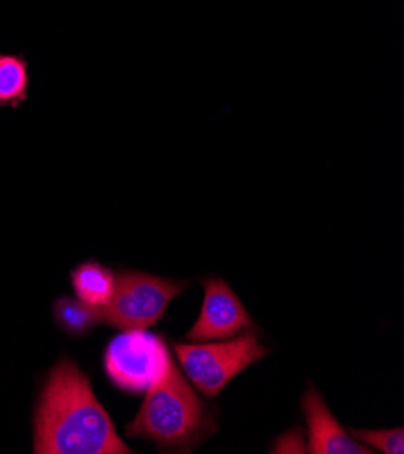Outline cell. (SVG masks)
<instances>
[{
  "instance_id": "cell-1",
  "label": "cell",
  "mask_w": 404,
  "mask_h": 454,
  "mask_svg": "<svg viewBox=\"0 0 404 454\" xmlns=\"http://www.w3.org/2000/svg\"><path fill=\"white\" fill-rule=\"evenodd\" d=\"M36 454H129L93 393L91 382L71 358H60L42 389L35 413Z\"/></svg>"
},
{
  "instance_id": "cell-2",
  "label": "cell",
  "mask_w": 404,
  "mask_h": 454,
  "mask_svg": "<svg viewBox=\"0 0 404 454\" xmlns=\"http://www.w3.org/2000/svg\"><path fill=\"white\" fill-rule=\"evenodd\" d=\"M218 431V410L191 387L176 362L147 391L140 411L125 434L146 438L163 452H191Z\"/></svg>"
},
{
  "instance_id": "cell-3",
  "label": "cell",
  "mask_w": 404,
  "mask_h": 454,
  "mask_svg": "<svg viewBox=\"0 0 404 454\" xmlns=\"http://www.w3.org/2000/svg\"><path fill=\"white\" fill-rule=\"evenodd\" d=\"M172 349L182 373L205 398H216L233 379L268 355L257 333L249 330L227 340L174 342Z\"/></svg>"
},
{
  "instance_id": "cell-4",
  "label": "cell",
  "mask_w": 404,
  "mask_h": 454,
  "mask_svg": "<svg viewBox=\"0 0 404 454\" xmlns=\"http://www.w3.org/2000/svg\"><path fill=\"white\" fill-rule=\"evenodd\" d=\"M191 285L189 279H167L137 270L120 271L111 301L99 308L100 321L122 332L147 330L165 315L170 301Z\"/></svg>"
},
{
  "instance_id": "cell-5",
  "label": "cell",
  "mask_w": 404,
  "mask_h": 454,
  "mask_svg": "<svg viewBox=\"0 0 404 454\" xmlns=\"http://www.w3.org/2000/svg\"><path fill=\"white\" fill-rule=\"evenodd\" d=\"M170 360L163 337L147 330H125L104 353L109 380L125 393H147L163 375Z\"/></svg>"
},
{
  "instance_id": "cell-6",
  "label": "cell",
  "mask_w": 404,
  "mask_h": 454,
  "mask_svg": "<svg viewBox=\"0 0 404 454\" xmlns=\"http://www.w3.org/2000/svg\"><path fill=\"white\" fill-rule=\"evenodd\" d=\"M202 285L205 297L198 321L187 332L189 342L227 340L256 326L250 313L226 281L209 278L203 279Z\"/></svg>"
},
{
  "instance_id": "cell-7",
  "label": "cell",
  "mask_w": 404,
  "mask_h": 454,
  "mask_svg": "<svg viewBox=\"0 0 404 454\" xmlns=\"http://www.w3.org/2000/svg\"><path fill=\"white\" fill-rule=\"evenodd\" d=\"M301 410L308 427V442L305 452L310 454H372L374 450L355 440L343 429L337 419L330 413L321 393L308 384L301 396Z\"/></svg>"
},
{
  "instance_id": "cell-8",
  "label": "cell",
  "mask_w": 404,
  "mask_h": 454,
  "mask_svg": "<svg viewBox=\"0 0 404 454\" xmlns=\"http://www.w3.org/2000/svg\"><path fill=\"white\" fill-rule=\"evenodd\" d=\"M71 286L76 299L89 306H106L116 288V276L97 261H85L71 271Z\"/></svg>"
},
{
  "instance_id": "cell-9",
  "label": "cell",
  "mask_w": 404,
  "mask_h": 454,
  "mask_svg": "<svg viewBox=\"0 0 404 454\" xmlns=\"http://www.w3.org/2000/svg\"><path fill=\"white\" fill-rule=\"evenodd\" d=\"M29 83V66L22 55H0V107L26 102Z\"/></svg>"
},
{
  "instance_id": "cell-10",
  "label": "cell",
  "mask_w": 404,
  "mask_h": 454,
  "mask_svg": "<svg viewBox=\"0 0 404 454\" xmlns=\"http://www.w3.org/2000/svg\"><path fill=\"white\" fill-rule=\"evenodd\" d=\"M55 321L69 335L82 337L102 325L100 309L73 297H60L55 301Z\"/></svg>"
},
{
  "instance_id": "cell-11",
  "label": "cell",
  "mask_w": 404,
  "mask_h": 454,
  "mask_svg": "<svg viewBox=\"0 0 404 454\" xmlns=\"http://www.w3.org/2000/svg\"><path fill=\"white\" fill-rule=\"evenodd\" d=\"M350 434L370 449L381 450L384 454H402L404 452V431L395 429H350Z\"/></svg>"
},
{
  "instance_id": "cell-12",
  "label": "cell",
  "mask_w": 404,
  "mask_h": 454,
  "mask_svg": "<svg viewBox=\"0 0 404 454\" xmlns=\"http://www.w3.org/2000/svg\"><path fill=\"white\" fill-rule=\"evenodd\" d=\"M306 449V442L303 440V434L299 429H294L283 436H280L271 452H305Z\"/></svg>"
}]
</instances>
